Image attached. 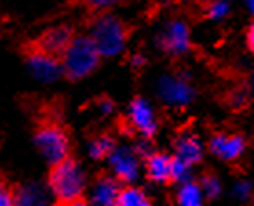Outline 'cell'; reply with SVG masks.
Instances as JSON below:
<instances>
[{"label": "cell", "instance_id": "11", "mask_svg": "<svg viewBox=\"0 0 254 206\" xmlns=\"http://www.w3.org/2000/svg\"><path fill=\"white\" fill-rule=\"evenodd\" d=\"M210 152H212L216 157H220L223 160H236L240 159L245 152V139L242 135H225V133H216L212 139H210Z\"/></svg>", "mask_w": 254, "mask_h": 206}, {"label": "cell", "instance_id": "10", "mask_svg": "<svg viewBox=\"0 0 254 206\" xmlns=\"http://www.w3.org/2000/svg\"><path fill=\"white\" fill-rule=\"evenodd\" d=\"M121 181L114 173H101L97 181L93 183L90 203L92 206H116L119 192H121Z\"/></svg>", "mask_w": 254, "mask_h": 206}, {"label": "cell", "instance_id": "22", "mask_svg": "<svg viewBox=\"0 0 254 206\" xmlns=\"http://www.w3.org/2000/svg\"><path fill=\"white\" fill-rule=\"evenodd\" d=\"M123 0H84V4L90 11H93L95 15H103L108 13L112 7H116L117 4H121Z\"/></svg>", "mask_w": 254, "mask_h": 206}, {"label": "cell", "instance_id": "2", "mask_svg": "<svg viewBox=\"0 0 254 206\" xmlns=\"http://www.w3.org/2000/svg\"><path fill=\"white\" fill-rule=\"evenodd\" d=\"M48 184L59 201L81 199L86 190V175L75 159L66 157L52 166L48 175Z\"/></svg>", "mask_w": 254, "mask_h": 206}, {"label": "cell", "instance_id": "3", "mask_svg": "<svg viewBox=\"0 0 254 206\" xmlns=\"http://www.w3.org/2000/svg\"><path fill=\"white\" fill-rule=\"evenodd\" d=\"M101 62V53L90 37H75L61 57L63 73L71 80L84 79Z\"/></svg>", "mask_w": 254, "mask_h": 206}, {"label": "cell", "instance_id": "25", "mask_svg": "<svg viewBox=\"0 0 254 206\" xmlns=\"http://www.w3.org/2000/svg\"><path fill=\"white\" fill-rule=\"evenodd\" d=\"M247 101H249V95H247L245 90H236L231 97L232 106H236V108H243V106L247 104Z\"/></svg>", "mask_w": 254, "mask_h": 206}, {"label": "cell", "instance_id": "1", "mask_svg": "<svg viewBox=\"0 0 254 206\" xmlns=\"http://www.w3.org/2000/svg\"><path fill=\"white\" fill-rule=\"evenodd\" d=\"M88 37L97 46L101 57H116L127 46L130 28L116 15L103 13L93 18Z\"/></svg>", "mask_w": 254, "mask_h": 206}, {"label": "cell", "instance_id": "7", "mask_svg": "<svg viewBox=\"0 0 254 206\" xmlns=\"http://www.w3.org/2000/svg\"><path fill=\"white\" fill-rule=\"evenodd\" d=\"M159 48L170 55H185L190 50V31L183 20H172L159 35Z\"/></svg>", "mask_w": 254, "mask_h": 206}, {"label": "cell", "instance_id": "13", "mask_svg": "<svg viewBox=\"0 0 254 206\" xmlns=\"http://www.w3.org/2000/svg\"><path fill=\"white\" fill-rule=\"evenodd\" d=\"M146 177L159 184L172 183V157L167 154H150L144 159Z\"/></svg>", "mask_w": 254, "mask_h": 206}, {"label": "cell", "instance_id": "23", "mask_svg": "<svg viewBox=\"0 0 254 206\" xmlns=\"http://www.w3.org/2000/svg\"><path fill=\"white\" fill-rule=\"evenodd\" d=\"M0 206H15V190L0 175Z\"/></svg>", "mask_w": 254, "mask_h": 206}, {"label": "cell", "instance_id": "8", "mask_svg": "<svg viewBox=\"0 0 254 206\" xmlns=\"http://www.w3.org/2000/svg\"><path fill=\"white\" fill-rule=\"evenodd\" d=\"M127 122L130 124V128H132L133 132L141 133L143 137H152L157 130L154 109L150 108V104L141 97L133 99L132 104H130Z\"/></svg>", "mask_w": 254, "mask_h": 206}, {"label": "cell", "instance_id": "4", "mask_svg": "<svg viewBox=\"0 0 254 206\" xmlns=\"http://www.w3.org/2000/svg\"><path fill=\"white\" fill-rule=\"evenodd\" d=\"M35 143L41 150V154L44 155V159L50 164H57L66 157H69V135L64 130V126L55 119H41L37 122L35 128Z\"/></svg>", "mask_w": 254, "mask_h": 206}, {"label": "cell", "instance_id": "6", "mask_svg": "<svg viewBox=\"0 0 254 206\" xmlns=\"http://www.w3.org/2000/svg\"><path fill=\"white\" fill-rule=\"evenodd\" d=\"M157 93L163 103L168 106H176V108L190 104L196 97V92H194L189 77H181V75L161 77L159 84H157Z\"/></svg>", "mask_w": 254, "mask_h": 206}, {"label": "cell", "instance_id": "19", "mask_svg": "<svg viewBox=\"0 0 254 206\" xmlns=\"http://www.w3.org/2000/svg\"><path fill=\"white\" fill-rule=\"evenodd\" d=\"M199 186H201L203 194H205L207 199H216L221 192L220 181H218V177L212 175V173H205L201 177V181H199Z\"/></svg>", "mask_w": 254, "mask_h": 206}, {"label": "cell", "instance_id": "14", "mask_svg": "<svg viewBox=\"0 0 254 206\" xmlns=\"http://www.w3.org/2000/svg\"><path fill=\"white\" fill-rule=\"evenodd\" d=\"M15 206H53L50 194L37 183H26L15 188Z\"/></svg>", "mask_w": 254, "mask_h": 206}, {"label": "cell", "instance_id": "16", "mask_svg": "<svg viewBox=\"0 0 254 206\" xmlns=\"http://www.w3.org/2000/svg\"><path fill=\"white\" fill-rule=\"evenodd\" d=\"M205 194H203L199 183H189L181 184L178 192V206H205Z\"/></svg>", "mask_w": 254, "mask_h": 206}, {"label": "cell", "instance_id": "15", "mask_svg": "<svg viewBox=\"0 0 254 206\" xmlns=\"http://www.w3.org/2000/svg\"><path fill=\"white\" fill-rule=\"evenodd\" d=\"M174 157L181 159L189 166H194L197 162H201L203 159L201 141L194 133H183V135H179V139L176 141V155Z\"/></svg>", "mask_w": 254, "mask_h": 206}, {"label": "cell", "instance_id": "20", "mask_svg": "<svg viewBox=\"0 0 254 206\" xmlns=\"http://www.w3.org/2000/svg\"><path fill=\"white\" fill-rule=\"evenodd\" d=\"M190 170L192 166H189L187 162H183L178 157H172V183H189L190 181Z\"/></svg>", "mask_w": 254, "mask_h": 206}, {"label": "cell", "instance_id": "12", "mask_svg": "<svg viewBox=\"0 0 254 206\" xmlns=\"http://www.w3.org/2000/svg\"><path fill=\"white\" fill-rule=\"evenodd\" d=\"M24 55L28 60L29 68L39 79L42 80H55L59 75L63 73V64L59 58H53L44 53L33 52V50H26L24 48Z\"/></svg>", "mask_w": 254, "mask_h": 206}, {"label": "cell", "instance_id": "30", "mask_svg": "<svg viewBox=\"0 0 254 206\" xmlns=\"http://www.w3.org/2000/svg\"><path fill=\"white\" fill-rule=\"evenodd\" d=\"M251 86H253V92H254V73H253V77H251Z\"/></svg>", "mask_w": 254, "mask_h": 206}, {"label": "cell", "instance_id": "26", "mask_svg": "<svg viewBox=\"0 0 254 206\" xmlns=\"http://www.w3.org/2000/svg\"><path fill=\"white\" fill-rule=\"evenodd\" d=\"M55 206H90V205L81 197V199H73V201H59V205Z\"/></svg>", "mask_w": 254, "mask_h": 206}, {"label": "cell", "instance_id": "29", "mask_svg": "<svg viewBox=\"0 0 254 206\" xmlns=\"http://www.w3.org/2000/svg\"><path fill=\"white\" fill-rule=\"evenodd\" d=\"M245 4H247L249 11H251L254 15V0H245Z\"/></svg>", "mask_w": 254, "mask_h": 206}, {"label": "cell", "instance_id": "28", "mask_svg": "<svg viewBox=\"0 0 254 206\" xmlns=\"http://www.w3.org/2000/svg\"><path fill=\"white\" fill-rule=\"evenodd\" d=\"M247 46H249V50L254 53V22L251 24V28L247 29Z\"/></svg>", "mask_w": 254, "mask_h": 206}, {"label": "cell", "instance_id": "27", "mask_svg": "<svg viewBox=\"0 0 254 206\" xmlns=\"http://www.w3.org/2000/svg\"><path fill=\"white\" fill-rule=\"evenodd\" d=\"M99 108H101L103 113H110L112 109H114V104H112L110 99H101L99 101Z\"/></svg>", "mask_w": 254, "mask_h": 206}, {"label": "cell", "instance_id": "21", "mask_svg": "<svg viewBox=\"0 0 254 206\" xmlns=\"http://www.w3.org/2000/svg\"><path fill=\"white\" fill-rule=\"evenodd\" d=\"M231 11V6L227 0H210L207 6V17L212 20H221Z\"/></svg>", "mask_w": 254, "mask_h": 206}, {"label": "cell", "instance_id": "5", "mask_svg": "<svg viewBox=\"0 0 254 206\" xmlns=\"http://www.w3.org/2000/svg\"><path fill=\"white\" fill-rule=\"evenodd\" d=\"M75 39V35L71 31L69 26H57L44 31L42 35H39L35 40H31L29 44H26V50H33V52L44 53L50 55L53 58H59L64 55V52L68 50V46L71 44V40Z\"/></svg>", "mask_w": 254, "mask_h": 206}, {"label": "cell", "instance_id": "18", "mask_svg": "<svg viewBox=\"0 0 254 206\" xmlns=\"http://www.w3.org/2000/svg\"><path fill=\"white\" fill-rule=\"evenodd\" d=\"M116 141H114V137H110L108 133H103V135H99V137H95L90 143V157H93V159H106V157H110L112 152L116 150Z\"/></svg>", "mask_w": 254, "mask_h": 206}, {"label": "cell", "instance_id": "24", "mask_svg": "<svg viewBox=\"0 0 254 206\" xmlns=\"http://www.w3.org/2000/svg\"><path fill=\"white\" fill-rule=\"evenodd\" d=\"M232 194H234L236 199L245 201L251 197V194H253V186H251L249 181H238V183L234 184V188H232Z\"/></svg>", "mask_w": 254, "mask_h": 206}, {"label": "cell", "instance_id": "9", "mask_svg": "<svg viewBox=\"0 0 254 206\" xmlns=\"http://www.w3.org/2000/svg\"><path fill=\"white\" fill-rule=\"evenodd\" d=\"M110 166L112 172L121 183H132L139 173V154L132 148H116L112 152Z\"/></svg>", "mask_w": 254, "mask_h": 206}, {"label": "cell", "instance_id": "17", "mask_svg": "<svg viewBox=\"0 0 254 206\" xmlns=\"http://www.w3.org/2000/svg\"><path fill=\"white\" fill-rule=\"evenodd\" d=\"M116 206H152V201L148 199V195L144 194L143 190L127 186L119 192Z\"/></svg>", "mask_w": 254, "mask_h": 206}]
</instances>
